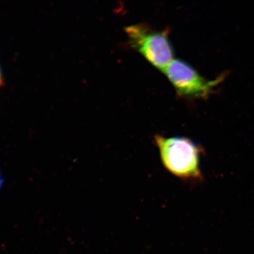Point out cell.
Wrapping results in <instances>:
<instances>
[{
    "label": "cell",
    "instance_id": "7a4b0ae2",
    "mask_svg": "<svg viewBox=\"0 0 254 254\" xmlns=\"http://www.w3.org/2000/svg\"><path fill=\"white\" fill-rule=\"evenodd\" d=\"M130 45L150 63L163 71L173 61L174 51L166 30H156L145 24L126 28Z\"/></svg>",
    "mask_w": 254,
    "mask_h": 254
},
{
    "label": "cell",
    "instance_id": "6da1fadb",
    "mask_svg": "<svg viewBox=\"0 0 254 254\" xmlns=\"http://www.w3.org/2000/svg\"><path fill=\"white\" fill-rule=\"evenodd\" d=\"M155 144L160 152L165 168L171 174L183 179H199L201 150L195 142L182 136H155Z\"/></svg>",
    "mask_w": 254,
    "mask_h": 254
},
{
    "label": "cell",
    "instance_id": "277c9868",
    "mask_svg": "<svg viewBox=\"0 0 254 254\" xmlns=\"http://www.w3.org/2000/svg\"><path fill=\"white\" fill-rule=\"evenodd\" d=\"M2 83V79L1 70H0V85H1Z\"/></svg>",
    "mask_w": 254,
    "mask_h": 254
},
{
    "label": "cell",
    "instance_id": "3957f363",
    "mask_svg": "<svg viewBox=\"0 0 254 254\" xmlns=\"http://www.w3.org/2000/svg\"><path fill=\"white\" fill-rule=\"evenodd\" d=\"M163 72L178 94L190 98H206L220 83L221 77L208 80L184 60L174 59Z\"/></svg>",
    "mask_w": 254,
    "mask_h": 254
}]
</instances>
